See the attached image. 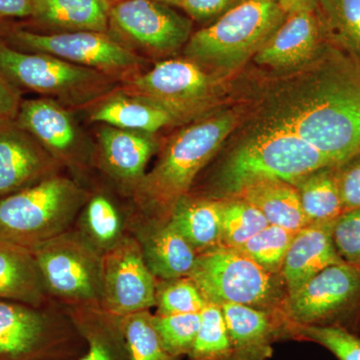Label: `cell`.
I'll return each instance as SVG.
<instances>
[{
    "label": "cell",
    "mask_w": 360,
    "mask_h": 360,
    "mask_svg": "<svg viewBox=\"0 0 360 360\" xmlns=\"http://www.w3.org/2000/svg\"><path fill=\"white\" fill-rule=\"evenodd\" d=\"M321 66L272 101L267 124L293 132L336 165L360 155V60L331 47Z\"/></svg>",
    "instance_id": "6da1fadb"
},
{
    "label": "cell",
    "mask_w": 360,
    "mask_h": 360,
    "mask_svg": "<svg viewBox=\"0 0 360 360\" xmlns=\"http://www.w3.org/2000/svg\"><path fill=\"white\" fill-rule=\"evenodd\" d=\"M231 115L201 120L180 130L146 172L132 201L139 212L168 219L176 201L189 193L194 180L233 129Z\"/></svg>",
    "instance_id": "7a4b0ae2"
},
{
    "label": "cell",
    "mask_w": 360,
    "mask_h": 360,
    "mask_svg": "<svg viewBox=\"0 0 360 360\" xmlns=\"http://www.w3.org/2000/svg\"><path fill=\"white\" fill-rule=\"evenodd\" d=\"M335 163L300 136L276 125L239 146L217 174V198H234L260 180L279 179L296 186L307 175Z\"/></svg>",
    "instance_id": "3957f363"
},
{
    "label": "cell",
    "mask_w": 360,
    "mask_h": 360,
    "mask_svg": "<svg viewBox=\"0 0 360 360\" xmlns=\"http://www.w3.org/2000/svg\"><path fill=\"white\" fill-rule=\"evenodd\" d=\"M89 193L82 182L59 174L0 198V241L32 251L70 231Z\"/></svg>",
    "instance_id": "277c9868"
},
{
    "label": "cell",
    "mask_w": 360,
    "mask_h": 360,
    "mask_svg": "<svg viewBox=\"0 0 360 360\" xmlns=\"http://www.w3.org/2000/svg\"><path fill=\"white\" fill-rule=\"evenodd\" d=\"M86 342L60 305L0 300V360H77Z\"/></svg>",
    "instance_id": "5b68a950"
},
{
    "label": "cell",
    "mask_w": 360,
    "mask_h": 360,
    "mask_svg": "<svg viewBox=\"0 0 360 360\" xmlns=\"http://www.w3.org/2000/svg\"><path fill=\"white\" fill-rule=\"evenodd\" d=\"M208 303L281 312L288 291L281 274L262 269L236 248L220 245L198 255L188 276Z\"/></svg>",
    "instance_id": "8992f818"
},
{
    "label": "cell",
    "mask_w": 360,
    "mask_h": 360,
    "mask_svg": "<svg viewBox=\"0 0 360 360\" xmlns=\"http://www.w3.org/2000/svg\"><path fill=\"white\" fill-rule=\"evenodd\" d=\"M285 16L278 0H239L214 23L191 34L186 53L195 63L234 68L259 51Z\"/></svg>",
    "instance_id": "52a82bcc"
},
{
    "label": "cell",
    "mask_w": 360,
    "mask_h": 360,
    "mask_svg": "<svg viewBox=\"0 0 360 360\" xmlns=\"http://www.w3.org/2000/svg\"><path fill=\"white\" fill-rule=\"evenodd\" d=\"M0 71L18 89L82 105L110 94L117 78L42 52L20 51L0 37Z\"/></svg>",
    "instance_id": "ba28073f"
},
{
    "label": "cell",
    "mask_w": 360,
    "mask_h": 360,
    "mask_svg": "<svg viewBox=\"0 0 360 360\" xmlns=\"http://www.w3.org/2000/svg\"><path fill=\"white\" fill-rule=\"evenodd\" d=\"M32 252L52 302L66 309H101L103 257L72 229Z\"/></svg>",
    "instance_id": "9c48e42d"
},
{
    "label": "cell",
    "mask_w": 360,
    "mask_h": 360,
    "mask_svg": "<svg viewBox=\"0 0 360 360\" xmlns=\"http://www.w3.org/2000/svg\"><path fill=\"white\" fill-rule=\"evenodd\" d=\"M20 51L42 52L90 70L125 79L139 72L141 59L110 33L63 32L42 33L13 25L2 37Z\"/></svg>",
    "instance_id": "30bf717a"
},
{
    "label": "cell",
    "mask_w": 360,
    "mask_h": 360,
    "mask_svg": "<svg viewBox=\"0 0 360 360\" xmlns=\"http://www.w3.org/2000/svg\"><path fill=\"white\" fill-rule=\"evenodd\" d=\"M283 315L298 326H335L356 331L360 321V267L331 265L288 295Z\"/></svg>",
    "instance_id": "8fae6325"
},
{
    "label": "cell",
    "mask_w": 360,
    "mask_h": 360,
    "mask_svg": "<svg viewBox=\"0 0 360 360\" xmlns=\"http://www.w3.org/2000/svg\"><path fill=\"white\" fill-rule=\"evenodd\" d=\"M170 6L155 0H120L111 4L110 32L151 53L176 51L191 39L193 23Z\"/></svg>",
    "instance_id": "7c38bea8"
},
{
    "label": "cell",
    "mask_w": 360,
    "mask_h": 360,
    "mask_svg": "<svg viewBox=\"0 0 360 360\" xmlns=\"http://www.w3.org/2000/svg\"><path fill=\"white\" fill-rule=\"evenodd\" d=\"M212 89L210 75L198 63L167 59L146 72L122 80V91L144 97L174 113L179 120L200 110Z\"/></svg>",
    "instance_id": "4fadbf2b"
},
{
    "label": "cell",
    "mask_w": 360,
    "mask_h": 360,
    "mask_svg": "<svg viewBox=\"0 0 360 360\" xmlns=\"http://www.w3.org/2000/svg\"><path fill=\"white\" fill-rule=\"evenodd\" d=\"M158 278L146 264L136 239L129 234L103 257L101 309L122 317L155 307Z\"/></svg>",
    "instance_id": "5bb4252c"
},
{
    "label": "cell",
    "mask_w": 360,
    "mask_h": 360,
    "mask_svg": "<svg viewBox=\"0 0 360 360\" xmlns=\"http://www.w3.org/2000/svg\"><path fill=\"white\" fill-rule=\"evenodd\" d=\"M15 122L63 168L79 175L94 167V153L85 146L77 123L63 104L49 97L26 99L21 101Z\"/></svg>",
    "instance_id": "9a60e30c"
},
{
    "label": "cell",
    "mask_w": 360,
    "mask_h": 360,
    "mask_svg": "<svg viewBox=\"0 0 360 360\" xmlns=\"http://www.w3.org/2000/svg\"><path fill=\"white\" fill-rule=\"evenodd\" d=\"M94 167L124 198H134L158 144L151 134L104 125L97 132Z\"/></svg>",
    "instance_id": "2e32d148"
},
{
    "label": "cell",
    "mask_w": 360,
    "mask_h": 360,
    "mask_svg": "<svg viewBox=\"0 0 360 360\" xmlns=\"http://www.w3.org/2000/svg\"><path fill=\"white\" fill-rule=\"evenodd\" d=\"M63 168L15 120L0 122V198L61 174Z\"/></svg>",
    "instance_id": "e0dca14e"
},
{
    "label": "cell",
    "mask_w": 360,
    "mask_h": 360,
    "mask_svg": "<svg viewBox=\"0 0 360 360\" xmlns=\"http://www.w3.org/2000/svg\"><path fill=\"white\" fill-rule=\"evenodd\" d=\"M129 233L139 243L146 264L156 278H179L193 271L198 252L168 219L148 217L135 208Z\"/></svg>",
    "instance_id": "ac0fdd59"
},
{
    "label": "cell",
    "mask_w": 360,
    "mask_h": 360,
    "mask_svg": "<svg viewBox=\"0 0 360 360\" xmlns=\"http://www.w3.org/2000/svg\"><path fill=\"white\" fill-rule=\"evenodd\" d=\"M219 307L231 338V360L269 359L274 354V341L288 338V321L281 312L233 303Z\"/></svg>",
    "instance_id": "d6986e66"
},
{
    "label": "cell",
    "mask_w": 360,
    "mask_h": 360,
    "mask_svg": "<svg viewBox=\"0 0 360 360\" xmlns=\"http://www.w3.org/2000/svg\"><path fill=\"white\" fill-rule=\"evenodd\" d=\"M89 191V198L71 229L103 257L130 234L134 201L124 205L110 189L103 187H94Z\"/></svg>",
    "instance_id": "ffe728a7"
},
{
    "label": "cell",
    "mask_w": 360,
    "mask_h": 360,
    "mask_svg": "<svg viewBox=\"0 0 360 360\" xmlns=\"http://www.w3.org/2000/svg\"><path fill=\"white\" fill-rule=\"evenodd\" d=\"M335 221L309 224L298 231L286 253L281 276L288 295L331 265L343 264L333 238Z\"/></svg>",
    "instance_id": "44dd1931"
},
{
    "label": "cell",
    "mask_w": 360,
    "mask_h": 360,
    "mask_svg": "<svg viewBox=\"0 0 360 360\" xmlns=\"http://www.w3.org/2000/svg\"><path fill=\"white\" fill-rule=\"evenodd\" d=\"M322 34L315 11L286 14L283 23L257 51L255 60L271 68H293L319 51Z\"/></svg>",
    "instance_id": "7402d4cb"
},
{
    "label": "cell",
    "mask_w": 360,
    "mask_h": 360,
    "mask_svg": "<svg viewBox=\"0 0 360 360\" xmlns=\"http://www.w3.org/2000/svg\"><path fill=\"white\" fill-rule=\"evenodd\" d=\"M179 120L160 104L122 89L101 99L90 115L91 122L148 134H155Z\"/></svg>",
    "instance_id": "603a6c76"
},
{
    "label": "cell",
    "mask_w": 360,
    "mask_h": 360,
    "mask_svg": "<svg viewBox=\"0 0 360 360\" xmlns=\"http://www.w3.org/2000/svg\"><path fill=\"white\" fill-rule=\"evenodd\" d=\"M0 300L49 307L51 302L32 251L0 241Z\"/></svg>",
    "instance_id": "cb8c5ba5"
},
{
    "label": "cell",
    "mask_w": 360,
    "mask_h": 360,
    "mask_svg": "<svg viewBox=\"0 0 360 360\" xmlns=\"http://www.w3.org/2000/svg\"><path fill=\"white\" fill-rule=\"evenodd\" d=\"M168 220L198 255L222 245L220 200L186 194L176 201Z\"/></svg>",
    "instance_id": "d4e9b609"
},
{
    "label": "cell",
    "mask_w": 360,
    "mask_h": 360,
    "mask_svg": "<svg viewBox=\"0 0 360 360\" xmlns=\"http://www.w3.org/2000/svg\"><path fill=\"white\" fill-rule=\"evenodd\" d=\"M108 0H32L30 20L63 32L110 33Z\"/></svg>",
    "instance_id": "484cf974"
},
{
    "label": "cell",
    "mask_w": 360,
    "mask_h": 360,
    "mask_svg": "<svg viewBox=\"0 0 360 360\" xmlns=\"http://www.w3.org/2000/svg\"><path fill=\"white\" fill-rule=\"evenodd\" d=\"M234 198H240L257 207L269 224L292 232H297L309 225L297 188L283 180L253 182L241 189Z\"/></svg>",
    "instance_id": "4316f807"
},
{
    "label": "cell",
    "mask_w": 360,
    "mask_h": 360,
    "mask_svg": "<svg viewBox=\"0 0 360 360\" xmlns=\"http://www.w3.org/2000/svg\"><path fill=\"white\" fill-rule=\"evenodd\" d=\"M65 309L86 342V350L77 360H129L120 317L101 309Z\"/></svg>",
    "instance_id": "83f0119b"
},
{
    "label": "cell",
    "mask_w": 360,
    "mask_h": 360,
    "mask_svg": "<svg viewBox=\"0 0 360 360\" xmlns=\"http://www.w3.org/2000/svg\"><path fill=\"white\" fill-rule=\"evenodd\" d=\"M295 187L309 224L335 221L345 212L338 186V165L312 172Z\"/></svg>",
    "instance_id": "f1b7e54d"
},
{
    "label": "cell",
    "mask_w": 360,
    "mask_h": 360,
    "mask_svg": "<svg viewBox=\"0 0 360 360\" xmlns=\"http://www.w3.org/2000/svg\"><path fill=\"white\" fill-rule=\"evenodd\" d=\"M315 11L324 39L360 60V0H319Z\"/></svg>",
    "instance_id": "f546056e"
},
{
    "label": "cell",
    "mask_w": 360,
    "mask_h": 360,
    "mask_svg": "<svg viewBox=\"0 0 360 360\" xmlns=\"http://www.w3.org/2000/svg\"><path fill=\"white\" fill-rule=\"evenodd\" d=\"M120 328L129 360H181L163 347L150 311L120 317Z\"/></svg>",
    "instance_id": "4dcf8cb0"
},
{
    "label": "cell",
    "mask_w": 360,
    "mask_h": 360,
    "mask_svg": "<svg viewBox=\"0 0 360 360\" xmlns=\"http://www.w3.org/2000/svg\"><path fill=\"white\" fill-rule=\"evenodd\" d=\"M191 360H231L232 347L221 307L207 303L200 312V326Z\"/></svg>",
    "instance_id": "1f68e13d"
},
{
    "label": "cell",
    "mask_w": 360,
    "mask_h": 360,
    "mask_svg": "<svg viewBox=\"0 0 360 360\" xmlns=\"http://www.w3.org/2000/svg\"><path fill=\"white\" fill-rule=\"evenodd\" d=\"M221 200L222 245L238 248L269 225L262 212L238 198Z\"/></svg>",
    "instance_id": "d6a6232c"
},
{
    "label": "cell",
    "mask_w": 360,
    "mask_h": 360,
    "mask_svg": "<svg viewBox=\"0 0 360 360\" xmlns=\"http://www.w3.org/2000/svg\"><path fill=\"white\" fill-rule=\"evenodd\" d=\"M296 232L269 224L236 248L272 274H281L286 253Z\"/></svg>",
    "instance_id": "836d02e7"
},
{
    "label": "cell",
    "mask_w": 360,
    "mask_h": 360,
    "mask_svg": "<svg viewBox=\"0 0 360 360\" xmlns=\"http://www.w3.org/2000/svg\"><path fill=\"white\" fill-rule=\"evenodd\" d=\"M207 303L189 276L158 279L155 314H200Z\"/></svg>",
    "instance_id": "e575fe53"
},
{
    "label": "cell",
    "mask_w": 360,
    "mask_h": 360,
    "mask_svg": "<svg viewBox=\"0 0 360 360\" xmlns=\"http://www.w3.org/2000/svg\"><path fill=\"white\" fill-rule=\"evenodd\" d=\"M288 338L314 341L328 348L338 360H360V338L354 331L335 326L288 323Z\"/></svg>",
    "instance_id": "d590c367"
},
{
    "label": "cell",
    "mask_w": 360,
    "mask_h": 360,
    "mask_svg": "<svg viewBox=\"0 0 360 360\" xmlns=\"http://www.w3.org/2000/svg\"><path fill=\"white\" fill-rule=\"evenodd\" d=\"M153 323L165 349L182 359L193 347L200 326V314H153Z\"/></svg>",
    "instance_id": "8d00e7d4"
},
{
    "label": "cell",
    "mask_w": 360,
    "mask_h": 360,
    "mask_svg": "<svg viewBox=\"0 0 360 360\" xmlns=\"http://www.w3.org/2000/svg\"><path fill=\"white\" fill-rule=\"evenodd\" d=\"M333 238L341 259L360 267V207L345 210L335 220Z\"/></svg>",
    "instance_id": "74e56055"
},
{
    "label": "cell",
    "mask_w": 360,
    "mask_h": 360,
    "mask_svg": "<svg viewBox=\"0 0 360 360\" xmlns=\"http://www.w3.org/2000/svg\"><path fill=\"white\" fill-rule=\"evenodd\" d=\"M338 186L345 212L360 207V155L338 165Z\"/></svg>",
    "instance_id": "f35d334b"
},
{
    "label": "cell",
    "mask_w": 360,
    "mask_h": 360,
    "mask_svg": "<svg viewBox=\"0 0 360 360\" xmlns=\"http://www.w3.org/2000/svg\"><path fill=\"white\" fill-rule=\"evenodd\" d=\"M234 0H180L179 6L191 20L205 22L219 18L233 6Z\"/></svg>",
    "instance_id": "ab89813d"
},
{
    "label": "cell",
    "mask_w": 360,
    "mask_h": 360,
    "mask_svg": "<svg viewBox=\"0 0 360 360\" xmlns=\"http://www.w3.org/2000/svg\"><path fill=\"white\" fill-rule=\"evenodd\" d=\"M21 92L0 71V122L15 120L21 101Z\"/></svg>",
    "instance_id": "60d3db41"
},
{
    "label": "cell",
    "mask_w": 360,
    "mask_h": 360,
    "mask_svg": "<svg viewBox=\"0 0 360 360\" xmlns=\"http://www.w3.org/2000/svg\"><path fill=\"white\" fill-rule=\"evenodd\" d=\"M30 15L32 0H0V18L6 20H30Z\"/></svg>",
    "instance_id": "b9f144b4"
},
{
    "label": "cell",
    "mask_w": 360,
    "mask_h": 360,
    "mask_svg": "<svg viewBox=\"0 0 360 360\" xmlns=\"http://www.w3.org/2000/svg\"><path fill=\"white\" fill-rule=\"evenodd\" d=\"M319 0H278L279 6L285 14L300 11H315Z\"/></svg>",
    "instance_id": "7bdbcfd3"
},
{
    "label": "cell",
    "mask_w": 360,
    "mask_h": 360,
    "mask_svg": "<svg viewBox=\"0 0 360 360\" xmlns=\"http://www.w3.org/2000/svg\"><path fill=\"white\" fill-rule=\"evenodd\" d=\"M8 20L0 18V37H4V35L8 32L9 28L13 26V23H9Z\"/></svg>",
    "instance_id": "ee69618b"
},
{
    "label": "cell",
    "mask_w": 360,
    "mask_h": 360,
    "mask_svg": "<svg viewBox=\"0 0 360 360\" xmlns=\"http://www.w3.org/2000/svg\"><path fill=\"white\" fill-rule=\"evenodd\" d=\"M155 1L162 2V4H168V6H177L180 0H155Z\"/></svg>",
    "instance_id": "f6af8a7d"
},
{
    "label": "cell",
    "mask_w": 360,
    "mask_h": 360,
    "mask_svg": "<svg viewBox=\"0 0 360 360\" xmlns=\"http://www.w3.org/2000/svg\"><path fill=\"white\" fill-rule=\"evenodd\" d=\"M120 1V0H108V2H110V6L112 4H115V2Z\"/></svg>",
    "instance_id": "bcb514c9"
}]
</instances>
